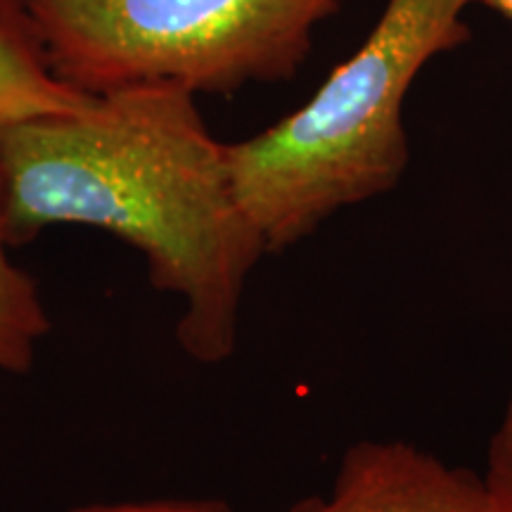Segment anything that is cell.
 <instances>
[{
	"label": "cell",
	"instance_id": "6da1fadb",
	"mask_svg": "<svg viewBox=\"0 0 512 512\" xmlns=\"http://www.w3.org/2000/svg\"><path fill=\"white\" fill-rule=\"evenodd\" d=\"M0 221L12 247L53 226L124 240L145 259L152 287L181 302L185 354L202 366L233 356L242 297L266 247L195 93L140 83L8 128Z\"/></svg>",
	"mask_w": 512,
	"mask_h": 512
},
{
	"label": "cell",
	"instance_id": "7a4b0ae2",
	"mask_svg": "<svg viewBox=\"0 0 512 512\" xmlns=\"http://www.w3.org/2000/svg\"><path fill=\"white\" fill-rule=\"evenodd\" d=\"M472 0H387L361 48L306 105L226 143L235 192L266 254L309 238L337 211L387 195L406 174L403 102L425 64L470 41Z\"/></svg>",
	"mask_w": 512,
	"mask_h": 512
},
{
	"label": "cell",
	"instance_id": "3957f363",
	"mask_svg": "<svg viewBox=\"0 0 512 512\" xmlns=\"http://www.w3.org/2000/svg\"><path fill=\"white\" fill-rule=\"evenodd\" d=\"M344 0H27L55 74L83 95L287 81Z\"/></svg>",
	"mask_w": 512,
	"mask_h": 512
},
{
	"label": "cell",
	"instance_id": "277c9868",
	"mask_svg": "<svg viewBox=\"0 0 512 512\" xmlns=\"http://www.w3.org/2000/svg\"><path fill=\"white\" fill-rule=\"evenodd\" d=\"M290 512H501L482 475L408 444L356 441L344 451L328 496Z\"/></svg>",
	"mask_w": 512,
	"mask_h": 512
},
{
	"label": "cell",
	"instance_id": "5b68a950",
	"mask_svg": "<svg viewBox=\"0 0 512 512\" xmlns=\"http://www.w3.org/2000/svg\"><path fill=\"white\" fill-rule=\"evenodd\" d=\"M93 98L55 74L27 0H0V136L29 119L79 112Z\"/></svg>",
	"mask_w": 512,
	"mask_h": 512
},
{
	"label": "cell",
	"instance_id": "8992f818",
	"mask_svg": "<svg viewBox=\"0 0 512 512\" xmlns=\"http://www.w3.org/2000/svg\"><path fill=\"white\" fill-rule=\"evenodd\" d=\"M0 221V373H29L38 344L53 330L36 278L17 266Z\"/></svg>",
	"mask_w": 512,
	"mask_h": 512
},
{
	"label": "cell",
	"instance_id": "52a82bcc",
	"mask_svg": "<svg viewBox=\"0 0 512 512\" xmlns=\"http://www.w3.org/2000/svg\"><path fill=\"white\" fill-rule=\"evenodd\" d=\"M484 484L501 512H512V396L486 451Z\"/></svg>",
	"mask_w": 512,
	"mask_h": 512
},
{
	"label": "cell",
	"instance_id": "ba28073f",
	"mask_svg": "<svg viewBox=\"0 0 512 512\" xmlns=\"http://www.w3.org/2000/svg\"><path fill=\"white\" fill-rule=\"evenodd\" d=\"M69 512H235L216 498H145V501H114L76 505Z\"/></svg>",
	"mask_w": 512,
	"mask_h": 512
},
{
	"label": "cell",
	"instance_id": "9c48e42d",
	"mask_svg": "<svg viewBox=\"0 0 512 512\" xmlns=\"http://www.w3.org/2000/svg\"><path fill=\"white\" fill-rule=\"evenodd\" d=\"M472 3H482L486 8L501 12V15L512 19V0H472Z\"/></svg>",
	"mask_w": 512,
	"mask_h": 512
}]
</instances>
